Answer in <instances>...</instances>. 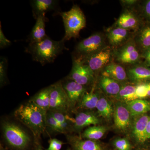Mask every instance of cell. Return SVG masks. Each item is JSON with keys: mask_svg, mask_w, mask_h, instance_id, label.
Returning <instances> with one entry per match:
<instances>
[{"mask_svg": "<svg viewBox=\"0 0 150 150\" xmlns=\"http://www.w3.org/2000/svg\"><path fill=\"white\" fill-rule=\"evenodd\" d=\"M136 86L128 85L121 87L118 95L119 98L126 102L137 99L136 93Z\"/></svg>", "mask_w": 150, "mask_h": 150, "instance_id": "f1b7e54d", "label": "cell"}, {"mask_svg": "<svg viewBox=\"0 0 150 150\" xmlns=\"http://www.w3.org/2000/svg\"><path fill=\"white\" fill-rule=\"evenodd\" d=\"M74 127L79 130L90 125H96L99 123L98 118L94 114L89 112L79 113L75 118Z\"/></svg>", "mask_w": 150, "mask_h": 150, "instance_id": "d6986e66", "label": "cell"}, {"mask_svg": "<svg viewBox=\"0 0 150 150\" xmlns=\"http://www.w3.org/2000/svg\"><path fill=\"white\" fill-rule=\"evenodd\" d=\"M64 40L56 41L47 36L43 40L34 43H29L26 52L31 54L33 61L43 65L52 63L65 49Z\"/></svg>", "mask_w": 150, "mask_h": 150, "instance_id": "7a4b0ae2", "label": "cell"}, {"mask_svg": "<svg viewBox=\"0 0 150 150\" xmlns=\"http://www.w3.org/2000/svg\"><path fill=\"white\" fill-rule=\"evenodd\" d=\"M47 114L30 100L21 105L14 112L16 118L36 136H40L46 129Z\"/></svg>", "mask_w": 150, "mask_h": 150, "instance_id": "6da1fadb", "label": "cell"}, {"mask_svg": "<svg viewBox=\"0 0 150 150\" xmlns=\"http://www.w3.org/2000/svg\"><path fill=\"white\" fill-rule=\"evenodd\" d=\"M99 85L105 92L111 95H118L121 88L118 81L103 76L100 78Z\"/></svg>", "mask_w": 150, "mask_h": 150, "instance_id": "603a6c76", "label": "cell"}, {"mask_svg": "<svg viewBox=\"0 0 150 150\" xmlns=\"http://www.w3.org/2000/svg\"><path fill=\"white\" fill-rule=\"evenodd\" d=\"M102 76L113 79L117 81H123L127 79L126 71L122 66L114 63H109L103 69Z\"/></svg>", "mask_w": 150, "mask_h": 150, "instance_id": "5bb4252c", "label": "cell"}, {"mask_svg": "<svg viewBox=\"0 0 150 150\" xmlns=\"http://www.w3.org/2000/svg\"></svg>", "mask_w": 150, "mask_h": 150, "instance_id": "b9f144b4", "label": "cell"}, {"mask_svg": "<svg viewBox=\"0 0 150 150\" xmlns=\"http://www.w3.org/2000/svg\"><path fill=\"white\" fill-rule=\"evenodd\" d=\"M70 107L69 100L62 86V81H59L52 85L49 110L67 113Z\"/></svg>", "mask_w": 150, "mask_h": 150, "instance_id": "8992f818", "label": "cell"}, {"mask_svg": "<svg viewBox=\"0 0 150 150\" xmlns=\"http://www.w3.org/2000/svg\"><path fill=\"white\" fill-rule=\"evenodd\" d=\"M137 43L143 50L150 48V26L143 28L138 35Z\"/></svg>", "mask_w": 150, "mask_h": 150, "instance_id": "83f0119b", "label": "cell"}, {"mask_svg": "<svg viewBox=\"0 0 150 150\" xmlns=\"http://www.w3.org/2000/svg\"><path fill=\"white\" fill-rule=\"evenodd\" d=\"M121 1L124 5L131 6L135 4L138 1L136 0H123Z\"/></svg>", "mask_w": 150, "mask_h": 150, "instance_id": "8d00e7d4", "label": "cell"}, {"mask_svg": "<svg viewBox=\"0 0 150 150\" xmlns=\"http://www.w3.org/2000/svg\"><path fill=\"white\" fill-rule=\"evenodd\" d=\"M126 105L132 116L144 115L150 111V102L145 100H135L127 102Z\"/></svg>", "mask_w": 150, "mask_h": 150, "instance_id": "44dd1931", "label": "cell"}, {"mask_svg": "<svg viewBox=\"0 0 150 150\" xmlns=\"http://www.w3.org/2000/svg\"><path fill=\"white\" fill-rule=\"evenodd\" d=\"M128 75L135 82L150 80V69L143 66H137L128 70Z\"/></svg>", "mask_w": 150, "mask_h": 150, "instance_id": "7402d4cb", "label": "cell"}, {"mask_svg": "<svg viewBox=\"0 0 150 150\" xmlns=\"http://www.w3.org/2000/svg\"><path fill=\"white\" fill-rule=\"evenodd\" d=\"M68 139L74 150H102L101 146L96 141L79 139L68 136Z\"/></svg>", "mask_w": 150, "mask_h": 150, "instance_id": "ac0fdd59", "label": "cell"}, {"mask_svg": "<svg viewBox=\"0 0 150 150\" xmlns=\"http://www.w3.org/2000/svg\"><path fill=\"white\" fill-rule=\"evenodd\" d=\"M57 13L62 17L64 25L65 34L62 39L65 41L79 37L81 30L86 26L85 16L80 8L74 5L68 11Z\"/></svg>", "mask_w": 150, "mask_h": 150, "instance_id": "3957f363", "label": "cell"}, {"mask_svg": "<svg viewBox=\"0 0 150 150\" xmlns=\"http://www.w3.org/2000/svg\"><path fill=\"white\" fill-rule=\"evenodd\" d=\"M136 93L138 99L145 98L148 96L147 88L146 84H140L136 86Z\"/></svg>", "mask_w": 150, "mask_h": 150, "instance_id": "d6a6232c", "label": "cell"}, {"mask_svg": "<svg viewBox=\"0 0 150 150\" xmlns=\"http://www.w3.org/2000/svg\"><path fill=\"white\" fill-rule=\"evenodd\" d=\"M146 84L147 88L148 96L150 97V83H147Z\"/></svg>", "mask_w": 150, "mask_h": 150, "instance_id": "ab89813d", "label": "cell"}, {"mask_svg": "<svg viewBox=\"0 0 150 150\" xmlns=\"http://www.w3.org/2000/svg\"><path fill=\"white\" fill-rule=\"evenodd\" d=\"M129 30L118 27H113L108 30L107 37L112 46H118L123 44L128 39Z\"/></svg>", "mask_w": 150, "mask_h": 150, "instance_id": "e0dca14e", "label": "cell"}, {"mask_svg": "<svg viewBox=\"0 0 150 150\" xmlns=\"http://www.w3.org/2000/svg\"><path fill=\"white\" fill-rule=\"evenodd\" d=\"M7 61L5 58H2L0 61V83L3 86L6 82Z\"/></svg>", "mask_w": 150, "mask_h": 150, "instance_id": "1f68e13d", "label": "cell"}, {"mask_svg": "<svg viewBox=\"0 0 150 150\" xmlns=\"http://www.w3.org/2000/svg\"><path fill=\"white\" fill-rule=\"evenodd\" d=\"M139 25V21L136 15L129 11H125L118 18L114 26L130 30H136Z\"/></svg>", "mask_w": 150, "mask_h": 150, "instance_id": "4fadbf2b", "label": "cell"}, {"mask_svg": "<svg viewBox=\"0 0 150 150\" xmlns=\"http://www.w3.org/2000/svg\"><path fill=\"white\" fill-rule=\"evenodd\" d=\"M146 138L147 140L150 139V118L148 121L146 129Z\"/></svg>", "mask_w": 150, "mask_h": 150, "instance_id": "74e56055", "label": "cell"}, {"mask_svg": "<svg viewBox=\"0 0 150 150\" xmlns=\"http://www.w3.org/2000/svg\"><path fill=\"white\" fill-rule=\"evenodd\" d=\"M150 118L148 115H142L134 123L133 133L136 139L139 143H144L147 140L146 129Z\"/></svg>", "mask_w": 150, "mask_h": 150, "instance_id": "ffe728a7", "label": "cell"}, {"mask_svg": "<svg viewBox=\"0 0 150 150\" xmlns=\"http://www.w3.org/2000/svg\"><path fill=\"white\" fill-rule=\"evenodd\" d=\"M106 130V128L104 126H91L86 129L83 132V136L87 139L96 141L103 137Z\"/></svg>", "mask_w": 150, "mask_h": 150, "instance_id": "484cf974", "label": "cell"}, {"mask_svg": "<svg viewBox=\"0 0 150 150\" xmlns=\"http://www.w3.org/2000/svg\"><path fill=\"white\" fill-rule=\"evenodd\" d=\"M52 85L43 89L30 100L38 107L46 112L50 109V94Z\"/></svg>", "mask_w": 150, "mask_h": 150, "instance_id": "2e32d148", "label": "cell"}, {"mask_svg": "<svg viewBox=\"0 0 150 150\" xmlns=\"http://www.w3.org/2000/svg\"><path fill=\"white\" fill-rule=\"evenodd\" d=\"M49 146L47 150H60L64 143L56 139H51L49 141Z\"/></svg>", "mask_w": 150, "mask_h": 150, "instance_id": "836d02e7", "label": "cell"}, {"mask_svg": "<svg viewBox=\"0 0 150 150\" xmlns=\"http://www.w3.org/2000/svg\"><path fill=\"white\" fill-rule=\"evenodd\" d=\"M36 22L30 34V43L39 42L47 37L45 30V23L47 21L45 14L40 15L36 18Z\"/></svg>", "mask_w": 150, "mask_h": 150, "instance_id": "7c38bea8", "label": "cell"}, {"mask_svg": "<svg viewBox=\"0 0 150 150\" xmlns=\"http://www.w3.org/2000/svg\"><path fill=\"white\" fill-rule=\"evenodd\" d=\"M144 11L146 16L150 19V0L148 1L145 4Z\"/></svg>", "mask_w": 150, "mask_h": 150, "instance_id": "d590c367", "label": "cell"}, {"mask_svg": "<svg viewBox=\"0 0 150 150\" xmlns=\"http://www.w3.org/2000/svg\"><path fill=\"white\" fill-rule=\"evenodd\" d=\"M113 144L117 150H131L130 142L126 138H118L113 142Z\"/></svg>", "mask_w": 150, "mask_h": 150, "instance_id": "4dcf8cb0", "label": "cell"}, {"mask_svg": "<svg viewBox=\"0 0 150 150\" xmlns=\"http://www.w3.org/2000/svg\"><path fill=\"white\" fill-rule=\"evenodd\" d=\"M116 55L118 62L124 64H135L140 58L137 43L132 40L127 41L119 48Z\"/></svg>", "mask_w": 150, "mask_h": 150, "instance_id": "9c48e42d", "label": "cell"}, {"mask_svg": "<svg viewBox=\"0 0 150 150\" xmlns=\"http://www.w3.org/2000/svg\"><path fill=\"white\" fill-rule=\"evenodd\" d=\"M112 51L108 47H105L95 54L79 60L89 67L94 73L103 69L109 64Z\"/></svg>", "mask_w": 150, "mask_h": 150, "instance_id": "ba28073f", "label": "cell"}, {"mask_svg": "<svg viewBox=\"0 0 150 150\" xmlns=\"http://www.w3.org/2000/svg\"><path fill=\"white\" fill-rule=\"evenodd\" d=\"M46 126H48L52 131L62 133V130L59 122L50 111L47 112L46 116Z\"/></svg>", "mask_w": 150, "mask_h": 150, "instance_id": "f546056e", "label": "cell"}, {"mask_svg": "<svg viewBox=\"0 0 150 150\" xmlns=\"http://www.w3.org/2000/svg\"><path fill=\"white\" fill-rule=\"evenodd\" d=\"M96 108L99 115L105 119L110 118L113 112L110 103L103 97L98 100Z\"/></svg>", "mask_w": 150, "mask_h": 150, "instance_id": "d4e9b609", "label": "cell"}, {"mask_svg": "<svg viewBox=\"0 0 150 150\" xmlns=\"http://www.w3.org/2000/svg\"><path fill=\"white\" fill-rule=\"evenodd\" d=\"M115 126L119 130H126L131 124V115L126 105L118 103L114 111Z\"/></svg>", "mask_w": 150, "mask_h": 150, "instance_id": "8fae6325", "label": "cell"}, {"mask_svg": "<svg viewBox=\"0 0 150 150\" xmlns=\"http://www.w3.org/2000/svg\"><path fill=\"white\" fill-rule=\"evenodd\" d=\"M144 57L148 64H150V48L145 51Z\"/></svg>", "mask_w": 150, "mask_h": 150, "instance_id": "f35d334b", "label": "cell"}, {"mask_svg": "<svg viewBox=\"0 0 150 150\" xmlns=\"http://www.w3.org/2000/svg\"><path fill=\"white\" fill-rule=\"evenodd\" d=\"M36 150H43V149H42L41 148L38 147V148H37V149Z\"/></svg>", "mask_w": 150, "mask_h": 150, "instance_id": "60d3db41", "label": "cell"}, {"mask_svg": "<svg viewBox=\"0 0 150 150\" xmlns=\"http://www.w3.org/2000/svg\"><path fill=\"white\" fill-rule=\"evenodd\" d=\"M11 43L10 40H8L3 33L1 24L0 25V47L1 48H5L7 46H9Z\"/></svg>", "mask_w": 150, "mask_h": 150, "instance_id": "e575fe53", "label": "cell"}, {"mask_svg": "<svg viewBox=\"0 0 150 150\" xmlns=\"http://www.w3.org/2000/svg\"><path fill=\"white\" fill-rule=\"evenodd\" d=\"M104 38L102 34L96 33L79 42L75 48V59H82L100 51L104 48Z\"/></svg>", "mask_w": 150, "mask_h": 150, "instance_id": "5b68a950", "label": "cell"}, {"mask_svg": "<svg viewBox=\"0 0 150 150\" xmlns=\"http://www.w3.org/2000/svg\"><path fill=\"white\" fill-rule=\"evenodd\" d=\"M62 84L69 98L71 107L74 106L79 101H81L86 93L84 86L69 79H68L67 81L62 82Z\"/></svg>", "mask_w": 150, "mask_h": 150, "instance_id": "30bf717a", "label": "cell"}, {"mask_svg": "<svg viewBox=\"0 0 150 150\" xmlns=\"http://www.w3.org/2000/svg\"><path fill=\"white\" fill-rule=\"evenodd\" d=\"M52 115H54L56 120L59 122L62 133H65L68 132L71 129V124L74 123L75 120H73L69 115L66 114V112H59V111H50Z\"/></svg>", "mask_w": 150, "mask_h": 150, "instance_id": "cb8c5ba5", "label": "cell"}, {"mask_svg": "<svg viewBox=\"0 0 150 150\" xmlns=\"http://www.w3.org/2000/svg\"><path fill=\"white\" fill-rule=\"evenodd\" d=\"M58 2L54 0H33L31 1L33 16L35 19L47 12L55 10Z\"/></svg>", "mask_w": 150, "mask_h": 150, "instance_id": "9a60e30c", "label": "cell"}, {"mask_svg": "<svg viewBox=\"0 0 150 150\" xmlns=\"http://www.w3.org/2000/svg\"><path fill=\"white\" fill-rule=\"evenodd\" d=\"M3 134L7 142L18 149H25L30 142L28 134L16 124L6 122L3 124Z\"/></svg>", "mask_w": 150, "mask_h": 150, "instance_id": "277c9868", "label": "cell"}, {"mask_svg": "<svg viewBox=\"0 0 150 150\" xmlns=\"http://www.w3.org/2000/svg\"><path fill=\"white\" fill-rule=\"evenodd\" d=\"M98 100L97 93L94 92L93 90L89 93L86 92L81 100L80 106L88 109L96 108Z\"/></svg>", "mask_w": 150, "mask_h": 150, "instance_id": "4316f807", "label": "cell"}, {"mask_svg": "<svg viewBox=\"0 0 150 150\" xmlns=\"http://www.w3.org/2000/svg\"><path fill=\"white\" fill-rule=\"evenodd\" d=\"M94 74L88 66L79 60L74 59L68 79L84 86L93 81Z\"/></svg>", "mask_w": 150, "mask_h": 150, "instance_id": "52a82bcc", "label": "cell"}]
</instances>
